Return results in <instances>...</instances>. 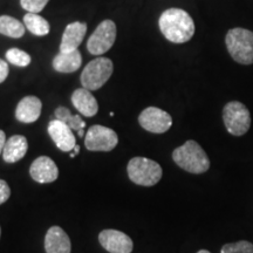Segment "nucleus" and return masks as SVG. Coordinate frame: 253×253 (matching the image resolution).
Masks as SVG:
<instances>
[{"label": "nucleus", "mask_w": 253, "mask_h": 253, "mask_svg": "<svg viewBox=\"0 0 253 253\" xmlns=\"http://www.w3.org/2000/svg\"><path fill=\"white\" fill-rule=\"evenodd\" d=\"M0 34L19 39L25 34V26L20 21L9 15L0 17Z\"/></svg>", "instance_id": "21"}, {"label": "nucleus", "mask_w": 253, "mask_h": 253, "mask_svg": "<svg viewBox=\"0 0 253 253\" xmlns=\"http://www.w3.org/2000/svg\"><path fill=\"white\" fill-rule=\"evenodd\" d=\"M47 253H71V240L67 233L59 226H52L45 237Z\"/></svg>", "instance_id": "14"}, {"label": "nucleus", "mask_w": 253, "mask_h": 253, "mask_svg": "<svg viewBox=\"0 0 253 253\" xmlns=\"http://www.w3.org/2000/svg\"><path fill=\"white\" fill-rule=\"evenodd\" d=\"M30 175L34 181L41 184L45 183H52L56 181L59 176V169L54 163L47 156H40L32 163L30 168Z\"/></svg>", "instance_id": "12"}, {"label": "nucleus", "mask_w": 253, "mask_h": 253, "mask_svg": "<svg viewBox=\"0 0 253 253\" xmlns=\"http://www.w3.org/2000/svg\"><path fill=\"white\" fill-rule=\"evenodd\" d=\"M49 0H20L23 8L28 11V13H39L46 7Z\"/></svg>", "instance_id": "24"}, {"label": "nucleus", "mask_w": 253, "mask_h": 253, "mask_svg": "<svg viewBox=\"0 0 253 253\" xmlns=\"http://www.w3.org/2000/svg\"><path fill=\"white\" fill-rule=\"evenodd\" d=\"M11 196V189L4 179H0V205L4 204Z\"/></svg>", "instance_id": "25"}, {"label": "nucleus", "mask_w": 253, "mask_h": 253, "mask_svg": "<svg viewBox=\"0 0 253 253\" xmlns=\"http://www.w3.org/2000/svg\"><path fill=\"white\" fill-rule=\"evenodd\" d=\"M197 253H211V252L208 251V250H201V251H198Z\"/></svg>", "instance_id": "29"}, {"label": "nucleus", "mask_w": 253, "mask_h": 253, "mask_svg": "<svg viewBox=\"0 0 253 253\" xmlns=\"http://www.w3.org/2000/svg\"><path fill=\"white\" fill-rule=\"evenodd\" d=\"M223 120L227 131L233 136H243L251 126V114L248 107L238 101H231L224 107Z\"/></svg>", "instance_id": "6"}, {"label": "nucleus", "mask_w": 253, "mask_h": 253, "mask_svg": "<svg viewBox=\"0 0 253 253\" xmlns=\"http://www.w3.org/2000/svg\"><path fill=\"white\" fill-rule=\"evenodd\" d=\"M87 24L75 21V23L69 24L66 27L62 34L61 45H60V52L69 53L73 50H77L78 47L81 45L84 38L86 36Z\"/></svg>", "instance_id": "13"}, {"label": "nucleus", "mask_w": 253, "mask_h": 253, "mask_svg": "<svg viewBox=\"0 0 253 253\" xmlns=\"http://www.w3.org/2000/svg\"><path fill=\"white\" fill-rule=\"evenodd\" d=\"M42 103L37 96H26L18 103L15 118L23 123L36 122L40 118Z\"/></svg>", "instance_id": "16"}, {"label": "nucleus", "mask_w": 253, "mask_h": 253, "mask_svg": "<svg viewBox=\"0 0 253 253\" xmlns=\"http://www.w3.org/2000/svg\"><path fill=\"white\" fill-rule=\"evenodd\" d=\"M116 39V25L112 20L101 23L87 42V48L90 54L102 55L112 48Z\"/></svg>", "instance_id": "7"}, {"label": "nucleus", "mask_w": 253, "mask_h": 253, "mask_svg": "<svg viewBox=\"0 0 253 253\" xmlns=\"http://www.w3.org/2000/svg\"><path fill=\"white\" fill-rule=\"evenodd\" d=\"M226 48L231 58L240 65L253 63V32L246 28L236 27L227 32Z\"/></svg>", "instance_id": "3"}, {"label": "nucleus", "mask_w": 253, "mask_h": 253, "mask_svg": "<svg viewBox=\"0 0 253 253\" xmlns=\"http://www.w3.org/2000/svg\"><path fill=\"white\" fill-rule=\"evenodd\" d=\"M138 122L147 131L163 134L172 126V118L164 110L156 107H148L138 116Z\"/></svg>", "instance_id": "9"}, {"label": "nucleus", "mask_w": 253, "mask_h": 253, "mask_svg": "<svg viewBox=\"0 0 253 253\" xmlns=\"http://www.w3.org/2000/svg\"><path fill=\"white\" fill-rule=\"evenodd\" d=\"M220 253H253V244L246 240L230 243L221 248Z\"/></svg>", "instance_id": "23"}, {"label": "nucleus", "mask_w": 253, "mask_h": 253, "mask_svg": "<svg viewBox=\"0 0 253 253\" xmlns=\"http://www.w3.org/2000/svg\"><path fill=\"white\" fill-rule=\"evenodd\" d=\"M28 143L25 136L14 135L6 141L2 158L7 163H15L25 157L27 153Z\"/></svg>", "instance_id": "17"}, {"label": "nucleus", "mask_w": 253, "mask_h": 253, "mask_svg": "<svg viewBox=\"0 0 253 253\" xmlns=\"http://www.w3.org/2000/svg\"><path fill=\"white\" fill-rule=\"evenodd\" d=\"M6 59L9 63L19 67H27L31 63V56L28 53L18 48H11L6 52Z\"/></svg>", "instance_id": "22"}, {"label": "nucleus", "mask_w": 253, "mask_h": 253, "mask_svg": "<svg viewBox=\"0 0 253 253\" xmlns=\"http://www.w3.org/2000/svg\"><path fill=\"white\" fill-rule=\"evenodd\" d=\"M158 26L166 39L173 43H184L194 37L195 23L188 12L169 8L161 14Z\"/></svg>", "instance_id": "1"}, {"label": "nucleus", "mask_w": 253, "mask_h": 253, "mask_svg": "<svg viewBox=\"0 0 253 253\" xmlns=\"http://www.w3.org/2000/svg\"><path fill=\"white\" fill-rule=\"evenodd\" d=\"M73 150H74V151H73V153H71V157H72V158L75 157L79 153H80V147H79V145L77 144V145H75L74 149H73Z\"/></svg>", "instance_id": "28"}, {"label": "nucleus", "mask_w": 253, "mask_h": 253, "mask_svg": "<svg viewBox=\"0 0 253 253\" xmlns=\"http://www.w3.org/2000/svg\"><path fill=\"white\" fill-rule=\"evenodd\" d=\"M172 160L179 168L191 173H204L210 168V160L196 141L189 140L172 153Z\"/></svg>", "instance_id": "2"}, {"label": "nucleus", "mask_w": 253, "mask_h": 253, "mask_svg": "<svg viewBox=\"0 0 253 253\" xmlns=\"http://www.w3.org/2000/svg\"><path fill=\"white\" fill-rule=\"evenodd\" d=\"M5 143H6V136H5V132L2 131V130H0V155H1L2 150H4Z\"/></svg>", "instance_id": "27"}, {"label": "nucleus", "mask_w": 253, "mask_h": 253, "mask_svg": "<svg viewBox=\"0 0 253 253\" xmlns=\"http://www.w3.org/2000/svg\"><path fill=\"white\" fill-rule=\"evenodd\" d=\"M131 182L142 186L156 185L162 178L163 171L160 164L145 157H134L126 167Z\"/></svg>", "instance_id": "4"}, {"label": "nucleus", "mask_w": 253, "mask_h": 253, "mask_svg": "<svg viewBox=\"0 0 253 253\" xmlns=\"http://www.w3.org/2000/svg\"><path fill=\"white\" fill-rule=\"evenodd\" d=\"M114 71L113 61L108 58L94 59L84 67L81 74V84L84 88L93 91L100 89L112 77Z\"/></svg>", "instance_id": "5"}, {"label": "nucleus", "mask_w": 253, "mask_h": 253, "mask_svg": "<svg viewBox=\"0 0 253 253\" xmlns=\"http://www.w3.org/2000/svg\"><path fill=\"white\" fill-rule=\"evenodd\" d=\"M118 143V134L113 129L100 125L90 126L84 140V145L90 151H112Z\"/></svg>", "instance_id": "8"}, {"label": "nucleus", "mask_w": 253, "mask_h": 253, "mask_svg": "<svg viewBox=\"0 0 253 253\" xmlns=\"http://www.w3.org/2000/svg\"><path fill=\"white\" fill-rule=\"evenodd\" d=\"M0 235H1V227H0Z\"/></svg>", "instance_id": "30"}, {"label": "nucleus", "mask_w": 253, "mask_h": 253, "mask_svg": "<svg viewBox=\"0 0 253 253\" xmlns=\"http://www.w3.org/2000/svg\"><path fill=\"white\" fill-rule=\"evenodd\" d=\"M8 77V65L4 60L0 59V84L6 80Z\"/></svg>", "instance_id": "26"}, {"label": "nucleus", "mask_w": 253, "mask_h": 253, "mask_svg": "<svg viewBox=\"0 0 253 253\" xmlns=\"http://www.w3.org/2000/svg\"><path fill=\"white\" fill-rule=\"evenodd\" d=\"M55 119L67 125L72 130L78 131V135L82 137L84 136V129L86 126V122L81 119L80 115H73L71 110L66 107H59L55 110Z\"/></svg>", "instance_id": "19"}, {"label": "nucleus", "mask_w": 253, "mask_h": 253, "mask_svg": "<svg viewBox=\"0 0 253 253\" xmlns=\"http://www.w3.org/2000/svg\"><path fill=\"white\" fill-rule=\"evenodd\" d=\"M24 24L27 30L37 37H45L50 31L48 21L37 13L25 14Z\"/></svg>", "instance_id": "20"}, {"label": "nucleus", "mask_w": 253, "mask_h": 253, "mask_svg": "<svg viewBox=\"0 0 253 253\" xmlns=\"http://www.w3.org/2000/svg\"><path fill=\"white\" fill-rule=\"evenodd\" d=\"M48 134L52 140L54 141L56 147L60 150L68 153L74 149L77 145V140L73 134V130L67 125L59 121V120H52L48 125Z\"/></svg>", "instance_id": "11"}, {"label": "nucleus", "mask_w": 253, "mask_h": 253, "mask_svg": "<svg viewBox=\"0 0 253 253\" xmlns=\"http://www.w3.org/2000/svg\"><path fill=\"white\" fill-rule=\"evenodd\" d=\"M99 240L109 253H130L134 246L130 237L118 230H103L99 235Z\"/></svg>", "instance_id": "10"}, {"label": "nucleus", "mask_w": 253, "mask_h": 253, "mask_svg": "<svg viewBox=\"0 0 253 253\" xmlns=\"http://www.w3.org/2000/svg\"><path fill=\"white\" fill-rule=\"evenodd\" d=\"M82 56L79 50H73L69 53H61L53 60V68L59 73H73L81 67Z\"/></svg>", "instance_id": "18"}, {"label": "nucleus", "mask_w": 253, "mask_h": 253, "mask_svg": "<svg viewBox=\"0 0 253 253\" xmlns=\"http://www.w3.org/2000/svg\"><path fill=\"white\" fill-rule=\"evenodd\" d=\"M72 103L74 104L78 112L86 118L95 116L99 112V104H97L96 99L90 93V90L86 88H79L74 90V93L72 94Z\"/></svg>", "instance_id": "15"}]
</instances>
